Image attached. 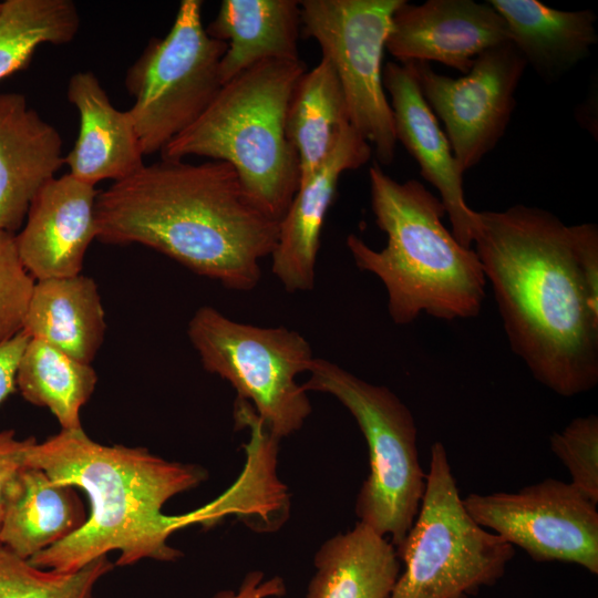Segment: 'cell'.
Returning a JSON list of instances; mask_svg holds the SVG:
<instances>
[{
  "label": "cell",
  "mask_w": 598,
  "mask_h": 598,
  "mask_svg": "<svg viewBox=\"0 0 598 598\" xmlns=\"http://www.w3.org/2000/svg\"><path fill=\"white\" fill-rule=\"evenodd\" d=\"M475 252L512 351L556 394L598 383V312L581 282L569 226L538 207L480 212Z\"/></svg>",
  "instance_id": "6da1fadb"
},
{
  "label": "cell",
  "mask_w": 598,
  "mask_h": 598,
  "mask_svg": "<svg viewBox=\"0 0 598 598\" xmlns=\"http://www.w3.org/2000/svg\"><path fill=\"white\" fill-rule=\"evenodd\" d=\"M95 221L100 241L147 246L237 291L257 287L279 233L220 161L145 164L99 193Z\"/></svg>",
  "instance_id": "7a4b0ae2"
},
{
  "label": "cell",
  "mask_w": 598,
  "mask_h": 598,
  "mask_svg": "<svg viewBox=\"0 0 598 598\" xmlns=\"http://www.w3.org/2000/svg\"><path fill=\"white\" fill-rule=\"evenodd\" d=\"M25 465L56 483L82 488L90 501L87 519L78 532L29 559L59 573L76 571L114 550L121 553L117 566L144 558L176 560L182 553L167 539L192 522L188 513L168 516L162 508L207 478L198 465L167 461L144 447L103 445L83 429L61 430L34 443Z\"/></svg>",
  "instance_id": "3957f363"
},
{
  "label": "cell",
  "mask_w": 598,
  "mask_h": 598,
  "mask_svg": "<svg viewBox=\"0 0 598 598\" xmlns=\"http://www.w3.org/2000/svg\"><path fill=\"white\" fill-rule=\"evenodd\" d=\"M369 183L386 245L375 250L353 234L346 243L355 266L384 285L392 321L410 324L421 313L448 321L477 317L485 298L484 270L475 250L444 226L441 199L417 181H395L377 163Z\"/></svg>",
  "instance_id": "277c9868"
},
{
  "label": "cell",
  "mask_w": 598,
  "mask_h": 598,
  "mask_svg": "<svg viewBox=\"0 0 598 598\" xmlns=\"http://www.w3.org/2000/svg\"><path fill=\"white\" fill-rule=\"evenodd\" d=\"M299 60L257 63L224 83L205 112L161 152V158L203 156L229 164L251 202L280 221L299 186V163L286 133Z\"/></svg>",
  "instance_id": "5b68a950"
},
{
  "label": "cell",
  "mask_w": 598,
  "mask_h": 598,
  "mask_svg": "<svg viewBox=\"0 0 598 598\" xmlns=\"http://www.w3.org/2000/svg\"><path fill=\"white\" fill-rule=\"evenodd\" d=\"M404 571L390 598H466L496 584L515 548L467 513L445 446H431L416 517L395 547Z\"/></svg>",
  "instance_id": "8992f818"
},
{
  "label": "cell",
  "mask_w": 598,
  "mask_h": 598,
  "mask_svg": "<svg viewBox=\"0 0 598 598\" xmlns=\"http://www.w3.org/2000/svg\"><path fill=\"white\" fill-rule=\"evenodd\" d=\"M307 372L303 389L334 396L365 437L370 473L358 493L355 514L396 547L410 530L425 489L412 412L389 388L329 360L313 358Z\"/></svg>",
  "instance_id": "52a82bcc"
},
{
  "label": "cell",
  "mask_w": 598,
  "mask_h": 598,
  "mask_svg": "<svg viewBox=\"0 0 598 598\" xmlns=\"http://www.w3.org/2000/svg\"><path fill=\"white\" fill-rule=\"evenodd\" d=\"M187 336L204 369L227 380L274 437L301 429L311 403L297 377L315 358L301 333L238 322L204 306L190 318Z\"/></svg>",
  "instance_id": "ba28073f"
},
{
  "label": "cell",
  "mask_w": 598,
  "mask_h": 598,
  "mask_svg": "<svg viewBox=\"0 0 598 598\" xmlns=\"http://www.w3.org/2000/svg\"><path fill=\"white\" fill-rule=\"evenodd\" d=\"M203 1L182 0L164 38L152 39L125 76L127 110L145 155L162 152L209 106L221 87L227 44L208 35Z\"/></svg>",
  "instance_id": "9c48e42d"
},
{
  "label": "cell",
  "mask_w": 598,
  "mask_h": 598,
  "mask_svg": "<svg viewBox=\"0 0 598 598\" xmlns=\"http://www.w3.org/2000/svg\"><path fill=\"white\" fill-rule=\"evenodd\" d=\"M403 0H303L301 32L319 44L347 102L350 124L374 150L380 164L395 155L392 110L382 80V59L392 17Z\"/></svg>",
  "instance_id": "30bf717a"
},
{
  "label": "cell",
  "mask_w": 598,
  "mask_h": 598,
  "mask_svg": "<svg viewBox=\"0 0 598 598\" xmlns=\"http://www.w3.org/2000/svg\"><path fill=\"white\" fill-rule=\"evenodd\" d=\"M463 504L478 525L533 560L598 574L597 504L571 483L547 477L515 493H471Z\"/></svg>",
  "instance_id": "8fae6325"
},
{
  "label": "cell",
  "mask_w": 598,
  "mask_h": 598,
  "mask_svg": "<svg viewBox=\"0 0 598 598\" xmlns=\"http://www.w3.org/2000/svg\"><path fill=\"white\" fill-rule=\"evenodd\" d=\"M433 113L445 127L464 174L504 136L516 105L515 94L527 63L511 41L477 55L458 79L434 71L427 62H408Z\"/></svg>",
  "instance_id": "7c38bea8"
},
{
  "label": "cell",
  "mask_w": 598,
  "mask_h": 598,
  "mask_svg": "<svg viewBox=\"0 0 598 598\" xmlns=\"http://www.w3.org/2000/svg\"><path fill=\"white\" fill-rule=\"evenodd\" d=\"M506 41V23L488 1L403 0L385 49L399 63L434 61L466 74L477 55Z\"/></svg>",
  "instance_id": "4fadbf2b"
},
{
  "label": "cell",
  "mask_w": 598,
  "mask_h": 598,
  "mask_svg": "<svg viewBox=\"0 0 598 598\" xmlns=\"http://www.w3.org/2000/svg\"><path fill=\"white\" fill-rule=\"evenodd\" d=\"M382 80L389 94L396 142L417 162L421 176L439 192L456 240L472 248L481 226L480 212L466 204L464 174L436 116L422 95L411 66L408 63L388 62L383 66Z\"/></svg>",
  "instance_id": "5bb4252c"
},
{
  "label": "cell",
  "mask_w": 598,
  "mask_h": 598,
  "mask_svg": "<svg viewBox=\"0 0 598 598\" xmlns=\"http://www.w3.org/2000/svg\"><path fill=\"white\" fill-rule=\"evenodd\" d=\"M94 185L71 174L54 177L33 198L16 236L20 259L39 280L80 275L96 238Z\"/></svg>",
  "instance_id": "9a60e30c"
},
{
  "label": "cell",
  "mask_w": 598,
  "mask_h": 598,
  "mask_svg": "<svg viewBox=\"0 0 598 598\" xmlns=\"http://www.w3.org/2000/svg\"><path fill=\"white\" fill-rule=\"evenodd\" d=\"M372 146L350 123L320 168L298 189L279 221L270 255L271 272L288 292L309 291L315 286L320 237L340 176L367 164Z\"/></svg>",
  "instance_id": "2e32d148"
},
{
  "label": "cell",
  "mask_w": 598,
  "mask_h": 598,
  "mask_svg": "<svg viewBox=\"0 0 598 598\" xmlns=\"http://www.w3.org/2000/svg\"><path fill=\"white\" fill-rule=\"evenodd\" d=\"M63 164L59 131L23 94L0 93V231L21 227L33 198Z\"/></svg>",
  "instance_id": "e0dca14e"
},
{
  "label": "cell",
  "mask_w": 598,
  "mask_h": 598,
  "mask_svg": "<svg viewBox=\"0 0 598 598\" xmlns=\"http://www.w3.org/2000/svg\"><path fill=\"white\" fill-rule=\"evenodd\" d=\"M66 96L80 115L78 138L64 156L69 174L95 186L104 179H125L145 165L127 110L120 111L111 103L93 72L74 73Z\"/></svg>",
  "instance_id": "ac0fdd59"
},
{
  "label": "cell",
  "mask_w": 598,
  "mask_h": 598,
  "mask_svg": "<svg viewBox=\"0 0 598 598\" xmlns=\"http://www.w3.org/2000/svg\"><path fill=\"white\" fill-rule=\"evenodd\" d=\"M506 23L509 41L546 82L585 60L598 41L591 10L565 11L536 0H489Z\"/></svg>",
  "instance_id": "d6986e66"
},
{
  "label": "cell",
  "mask_w": 598,
  "mask_h": 598,
  "mask_svg": "<svg viewBox=\"0 0 598 598\" xmlns=\"http://www.w3.org/2000/svg\"><path fill=\"white\" fill-rule=\"evenodd\" d=\"M205 29L227 44L219 64L221 85L262 61L300 59L298 0H223Z\"/></svg>",
  "instance_id": "ffe728a7"
},
{
  "label": "cell",
  "mask_w": 598,
  "mask_h": 598,
  "mask_svg": "<svg viewBox=\"0 0 598 598\" xmlns=\"http://www.w3.org/2000/svg\"><path fill=\"white\" fill-rule=\"evenodd\" d=\"M87 515L74 487L54 482L40 468L25 466L16 477L4 507L0 543L22 559L78 532Z\"/></svg>",
  "instance_id": "44dd1931"
},
{
  "label": "cell",
  "mask_w": 598,
  "mask_h": 598,
  "mask_svg": "<svg viewBox=\"0 0 598 598\" xmlns=\"http://www.w3.org/2000/svg\"><path fill=\"white\" fill-rule=\"evenodd\" d=\"M105 327L95 281L78 275L37 281L22 330L31 339L91 364L103 343Z\"/></svg>",
  "instance_id": "7402d4cb"
},
{
  "label": "cell",
  "mask_w": 598,
  "mask_h": 598,
  "mask_svg": "<svg viewBox=\"0 0 598 598\" xmlns=\"http://www.w3.org/2000/svg\"><path fill=\"white\" fill-rule=\"evenodd\" d=\"M313 563L306 598H390L400 575L395 547L361 522L326 540Z\"/></svg>",
  "instance_id": "603a6c76"
},
{
  "label": "cell",
  "mask_w": 598,
  "mask_h": 598,
  "mask_svg": "<svg viewBox=\"0 0 598 598\" xmlns=\"http://www.w3.org/2000/svg\"><path fill=\"white\" fill-rule=\"evenodd\" d=\"M349 123L339 79L330 62L321 58L299 79L287 111L286 133L297 153L299 184L320 168Z\"/></svg>",
  "instance_id": "cb8c5ba5"
},
{
  "label": "cell",
  "mask_w": 598,
  "mask_h": 598,
  "mask_svg": "<svg viewBox=\"0 0 598 598\" xmlns=\"http://www.w3.org/2000/svg\"><path fill=\"white\" fill-rule=\"evenodd\" d=\"M97 375L91 364L31 339L18 364L16 384L30 403L48 408L62 430L82 429L81 408L94 392Z\"/></svg>",
  "instance_id": "d4e9b609"
},
{
  "label": "cell",
  "mask_w": 598,
  "mask_h": 598,
  "mask_svg": "<svg viewBox=\"0 0 598 598\" xmlns=\"http://www.w3.org/2000/svg\"><path fill=\"white\" fill-rule=\"evenodd\" d=\"M80 16L71 0H6L0 3V80L21 70L38 47L71 42Z\"/></svg>",
  "instance_id": "484cf974"
},
{
  "label": "cell",
  "mask_w": 598,
  "mask_h": 598,
  "mask_svg": "<svg viewBox=\"0 0 598 598\" xmlns=\"http://www.w3.org/2000/svg\"><path fill=\"white\" fill-rule=\"evenodd\" d=\"M112 568L103 556L72 573L42 569L0 543V598H92L96 584Z\"/></svg>",
  "instance_id": "4316f807"
},
{
  "label": "cell",
  "mask_w": 598,
  "mask_h": 598,
  "mask_svg": "<svg viewBox=\"0 0 598 598\" xmlns=\"http://www.w3.org/2000/svg\"><path fill=\"white\" fill-rule=\"evenodd\" d=\"M549 443L569 472V483L598 504V416L573 419L560 432L551 434Z\"/></svg>",
  "instance_id": "83f0119b"
},
{
  "label": "cell",
  "mask_w": 598,
  "mask_h": 598,
  "mask_svg": "<svg viewBox=\"0 0 598 598\" xmlns=\"http://www.w3.org/2000/svg\"><path fill=\"white\" fill-rule=\"evenodd\" d=\"M34 285L20 259L16 235L0 231V344L22 331Z\"/></svg>",
  "instance_id": "f1b7e54d"
},
{
  "label": "cell",
  "mask_w": 598,
  "mask_h": 598,
  "mask_svg": "<svg viewBox=\"0 0 598 598\" xmlns=\"http://www.w3.org/2000/svg\"><path fill=\"white\" fill-rule=\"evenodd\" d=\"M582 286L591 308L598 312V228L586 223L569 226Z\"/></svg>",
  "instance_id": "f546056e"
},
{
  "label": "cell",
  "mask_w": 598,
  "mask_h": 598,
  "mask_svg": "<svg viewBox=\"0 0 598 598\" xmlns=\"http://www.w3.org/2000/svg\"><path fill=\"white\" fill-rule=\"evenodd\" d=\"M37 443L33 436L18 439L16 431H0V526L10 488L25 467V457L30 447Z\"/></svg>",
  "instance_id": "4dcf8cb0"
},
{
  "label": "cell",
  "mask_w": 598,
  "mask_h": 598,
  "mask_svg": "<svg viewBox=\"0 0 598 598\" xmlns=\"http://www.w3.org/2000/svg\"><path fill=\"white\" fill-rule=\"evenodd\" d=\"M30 337L22 330L0 344V405L16 391V377L21 355Z\"/></svg>",
  "instance_id": "1f68e13d"
},
{
  "label": "cell",
  "mask_w": 598,
  "mask_h": 598,
  "mask_svg": "<svg viewBox=\"0 0 598 598\" xmlns=\"http://www.w3.org/2000/svg\"><path fill=\"white\" fill-rule=\"evenodd\" d=\"M275 591L276 590H272V592ZM267 595H271V589H269V586L266 585L261 588H257L255 581L250 585H247V587H244V589L238 596L234 595L233 592H224L216 596V598H262Z\"/></svg>",
  "instance_id": "d6a6232c"
}]
</instances>
